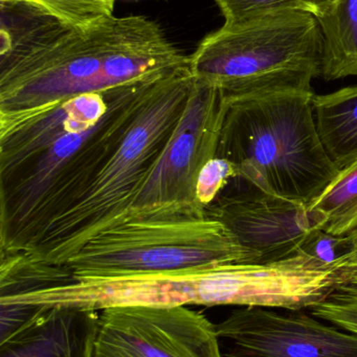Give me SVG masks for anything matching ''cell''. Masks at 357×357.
Masks as SVG:
<instances>
[{
  "instance_id": "3957f363",
  "label": "cell",
  "mask_w": 357,
  "mask_h": 357,
  "mask_svg": "<svg viewBox=\"0 0 357 357\" xmlns=\"http://www.w3.org/2000/svg\"><path fill=\"white\" fill-rule=\"evenodd\" d=\"M193 85L189 66L157 77L123 142L87 192L21 254L63 264L92 237L123 222L182 116Z\"/></svg>"
},
{
  "instance_id": "7c38bea8",
  "label": "cell",
  "mask_w": 357,
  "mask_h": 357,
  "mask_svg": "<svg viewBox=\"0 0 357 357\" xmlns=\"http://www.w3.org/2000/svg\"><path fill=\"white\" fill-rule=\"evenodd\" d=\"M314 111L325 150L340 169L357 159V85L314 96Z\"/></svg>"
},
{
  "instance_id": "5b68a950",
  "label": "cell",
  "mask_w": 357,
  "mask_h": 357,
  "mask_svg": "<svg viewBox=\"0 0 357 357\" xmlns=\"http://www.w3.org/2000/svg\"><path fill=\"white\" fill-rule=\"evenodd\" d=\"M324 52L318 18L287 10L209 33L189 56V68L196 81L226 96L309 91L321 77Z\"/></svg>"
},
{
  "instance_id": "9a60e30c",
  "label": "cell",
  "mask_w": 357,
  "mask_h": 357,
  "mask_svg": "<svg viewBox=\"0 0 357 357\" xmlns=\"http://www.w3.org/2000/svg\"><path fill=\"white\" fill-rule=\"evenodd\" d=\"M117 0H0L38 8L68 29H83L112 16Z\"/></svg>"
},
{
  "instance_id": "30bf717a",
  "label": "cell",
  "mask_w": 357,
  "mask_h": 357,
  "mask_svg": "<svg viewBox=\"0 0 357 357\" xmlns=\"http://www.w3.org/2000/svg\"><path fill=\"white\" fill-rule=\"evenodd\" d=\"M106 111L104 94L94 92L63 100L42 112L0 113V178L60 138L92 129Z\"/></svg>"
},
{
  "instance_id": "e0dca14e",
  "label": "cell",
  "mask_w": 357,
  "mask_h": 357,
  "mask_svg": "<svg viewBox=\"0 0 357 357\" xmlns=\"http://www.w3.org/2000/svg\"><path fill=\"white\" fill-rule=\"evenodd\" d=\"M226 26H236L287 10H305L301 0H215Z\"/></svg>"
},
{
  "instance_id": "7402d4cb",
  "label": "cell",
  "mask_w": 357,
  "mask_h": 357,
  "mask_svg": "<svg viewBox=\"0 0 357 357\" xmlns=\"http://www.w3.org/2000/svg\"><path fill=\"white\" fill-rule=\"evenodd\" d=\"M347 237L348 245L350 247V251H357V230Z\"/></svg>"
},
{
  "instance_id": "ac0fdd59",
  "label": "cell",
  "mask_w": 357,
  "mask_h": 357,
  "mask_svg": "<svg viewBox=\"0 0 357 357\" xmlns=\"http://www.w3.org/2000/svg\"><path fill=\"white\" fill-rule=\"evenodd\" d=\"M238 177L232 162L215 157L203 167L197 178L196 201L205 209L215 201L232 178Z\"/></svg>"
},
{
  "instance_id": "44dd1931",
  "label": "cell",
  "mask_w": 357,
  "mask_h": 357,
  "mask_svg": "<svg viewBox=\"0 0 357 357\" xmlns=\"http://www.w3.org/2000/svg\"><path fill=\"white\" fill-rule=\"evenodd\" d=\"M301 2L306 10L312 13L319 18L327 14L335 6L337 0H301Z\"/></svg>"
},
{
  "instance_id": "6da1fadb",
  "label": "cell",
  "mask_w": 357,
  "mask_h": 357,
  "mask_svg": "<svg viewBox=\"0 0 357 357\" xmlns=\"http://www.w3.org/2000/svg\"><path fill=\"white\" fill-rule=\"evenodd\" d=\"M189 66L161 25L109 16L83 29L60 27L0 62V113L41 112L63 100Z\"/></svg>"
},
{
  "instance_id": "277c9868",
  "label": "cell",
  "mask_w": 357,
  "mask_h": 357,
  "mask_svg": "<svg viewBox=\"0 0 357 357\" xmlns=\"http://www.w3.org/2000/svg\"><path fill=\"white\" fill-rule=\"evenodd\" d=\"M259 257L199 206L129 213L84 243L64 266L79 279L168 274Z\"/></svg>"
},
{
  "instance_id": "4fadbf2b",
  "label": "cell",
  "mask_w": 357,
  "mask_h": 357,
  "mask_svg": "<svg viewBox=\"0 0 357 357\" xmlns=\"http://www.w3.org/2000/svg\"><path fill=\"white\" fill-rule=\"evenodd\" d=\"M318 20L325 40L321 77L326 82L357 77V0H337Z\"/></svg>"
},
{
  "instance_id": "7a4b0ae2",
  "label": "cell",
  "mask_w": 357,
  "mask_h": 357,
  "mask_svg": "<svg viewBox=\"0 0 357 357\" xmlns=\"http://www.w3.org/2000/svg\"><path fill=\"white\" fill-rule=\"evenodd\" d=\"M314 96V90L226 96L216 157L233 163L236 178L308 205L340 172L319 134Z\"/></svg>"
},
{
  "instance_id": "d6986e66",
  "label": "cell",
  "mask_w": 357,
  "mask_h": 357,
  "mask_svg": "<svg viewBox=\"0 0 357 357\" xmlns=\"http://www.w3.org/2000/svg\"><path fill=\"white\" fill-rule=\"evenodd\" d=\"M349 253L347 237L333 236L321 230L316 231L302 252L327 266H339L342 258Z\"/></svg>"
},
{
  "instance_id": "ffe728a7",
  "label": "cell",
  "mask_w": 357,
  "mask_h": 357,
  "mask_svg": "<svg viewBox=\"0 0 357 357\" xmlns=\"http://www.w3.org/2000/svg\"><path fill=\"white\" fill-rule=\"evenodd\" d=\"M337 274L340 285H357V251L350 252L342 258Z\"/></svg>"
},
{
  "instance_id": "8fae6325",
  "label": "cell",
  "mask_w": 357,
  "mask_h": 357,
  "mask_svg": "<svg viewBox=\"0 0 357 357\" xmlns=\"http://www.w3.org/2000/svg\"><path fill=\"white\" fill-rule=\"evenodd\" d=\"M99 322L96 310L50 306L0 343V357H92Z\"/></svg>"
},
{
  "instance_id": "52a82bcc",
  "label": "cell",
  "mask_w": 357,
  "mask_h": 357,
  "mask_svg": "<svg viewBox=\"0 0 357 357\" xmlns=\"http://www.w3.org/2000/svg\"><path fill=\"white\" fill-rule=\"evenodd\" d=\"M92 357H224L215 325L186 306L101 310Z\"/></svg>"
},
{
  "instance_id": "5bb4252c",
  "label": "cell",
  "mask_w": 357,
  "mask_h": 357,
  "mask_svg": "<svg viewBox=\"0 0 357 357\" xmlns=\"http://www.w3.org/2000/svg\"><path fill=\"white\" fill-rule=\"evenodd\" d=\"M308 210L319 230L345 237L357 230V159L327 185Z\"/></svg>"
},
{
  "instance_id": "ba28073f",
  "label": "cell",
  "mask_w": 357,
  "mask_h": 357,
  "mask_svg": "<svg viewBox=\"0 0 357 357\" xmlns=\"http://www.w3.org/2000/svg\"><path fill=\"white\" fill-rule=\"evenodd\" d=\"M215 327L224 357H357L356 333L298 312L245 307Z\"/></svg>"
},
{
  "instance_id": "2e32d148",
  "label": "cell",
  "mask_w": 357,
  "mask_h": 357,
  "mask_svg": "<svg viewBox=\"0 0 357 357\" xmlns=\"http://www.w3.org/2000/svg\"><path fill=\"white\" fill-rule=\"evenodd\" d=\"M309 310L316 318L357 335V285H340Z\"/></svg>"
},
{
  "instance_id": "9c48e42d",
  "label": "cell",
  "mask_w": 357,
  "mask_h": 357,
  "mask_svg": "<svg viewBox=\"0 0 357 357\" xmlns=\"http://www.w3.org/2000/svg\"><path fill=\"white\" fill-rule=\"evenodd\" d=\"M249 186L228 192L222 190L205 208V215L224 224L243 247L258 255V264L302 254L319 230L307 204Z\"/></svg>"
},
{
  "instance_id": "8992f818",
  "label": "cell",
  "mask_w": 357,
  "mask_h": 357,
  "mask_svg": "<svg viewBox=\"0 0 357 357\" xmlns=\"http://www.w3.org/2000/svg\"><path fill=\"white\" fill-rule=\"evenodd\" d=\"M226 111V96L194 79L182 116L129 213L199 206L197 178L203 167L217 155Z\"/></svg>"
}]
</instances>
